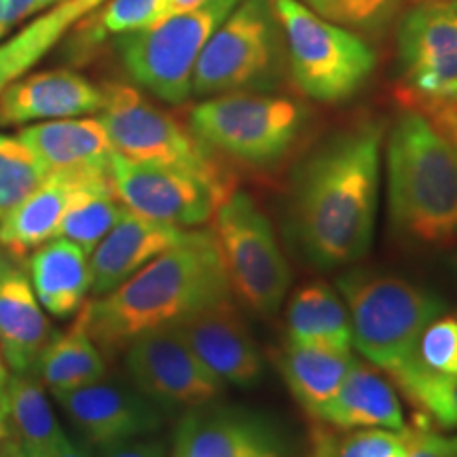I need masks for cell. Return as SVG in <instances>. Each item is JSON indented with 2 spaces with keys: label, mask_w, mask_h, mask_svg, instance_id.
Masks as SVG:
<instances>
[{
  "label": "cell",
  "mask_w": 457,
  "mask_h": 457,
  "mask_svg": "<svg viewBox=\"0 0 457 457\" xmlns=\"http://www.w3.org/2000/svg\"><path fill=\"white\" fill-rule=\"evenodd\" d=\"M384 125L337 131L296 170L288 202L295 248L318 270L364 259L373 244Z\"/></svg>",
  "instance_id": "1"
},
{
  "label": "cell",
  "mask_w": 457,
  "mask_h": 457,
  "mask_svg": "<svg viewBox=\"0 0 457 457\" xmlns=\"http://www.w3.org/2000/svg\"><path fill=\"white\" fill-rule=\"evenodd\" d=\"M227 296L231 288L212 231H188L128 282L87 303V328L102 352L114 353Z\"/></svg>",
  "instance_id": "2"
},
{
  "label": "cell",
  "mask_w": 457,
  "mask_h": 457,
  "mask_svg": "<svg viewBox=\"0 0 457 457\" xmlns=\"http://www.w3.org/2000/svg\"><path fill=\"white\" fill-rule=\"evenodd\" d=\"M387 210L400 239L430 253H457V153L415 106L386 140Z\"/></svg>",
  "instance_id": "3"
},
{
  "label": "cell",
  "mask_w": 457,
  "mask_h": 457,
  "mask_svg": "<svg viewBox=\"0 0 457 457\" xmlns=\"http://www.w3.org/2000/svg\"><path fill=\"white\" fill-rule=\"evenodd\" d=\"M337 288L347 303L352 345L386 373L415 356L428 324L445 310L441 296L394 273L352 270L337 279Z\"/></svg>",
  "instance_id": "4"
},
{
  "label": "cell",
  "mask_w": 457,
  "mask_h": 457,
  "mask_svg": "<svg viewBox=\"0 0 457 457\" xmlns=\"http://www.w3.org/2000/svg\"><path fill=\"white\" fill-rule=\"evenodd\" d=\"M286 45L273 0H239L208 38L193 72V94H267L282 81Z\"/></svg>",
  "instance_id": "5"
},
{
  "label": "cell",
  "mask_w": 457,
  "mask_h": 457,
  "mask_svg": "<svg viewBox=\"0 0 457 457\" xmlns=\"http://www.w3.org/2000/svg\"><path fill=\"white\" fill-rule=\"evenodd\" d=\"M273 4L296 87L327 104L353 98L375 71V51L356 32L324 20L301 0Z\"/></svg>",
  "instance_id": "6"
},
{
  "label": "cell",
  "mask_w": 457,
  "mask_h": 457,
  "mask_svg": "<svg viewBox=\"0 0 457 457\" xmlns=\"http://www.w3.org/2000/svg\"><path fill=\"white\" fill-rule=\"evenodd\" d=\"M307 112L296 100L270 94L212 96L188 114V128L212 153L267 168L293 148Z\"/></svg>",
  "instance_id": "7"
},
{
  "label": "cell",
  "mask_w": 457,
  "mask_h": 457,
  "mask_svg": "<svg viewBox=\"0 0 457 457\" xmlns=\"http://www.w3.org/2000/svg\"><path fill=\"white\" fill-rule=\"evenodd\" d=\"M210 231L231 293L250 312L273 316L282 307L293 273L265 212L248 193L233 191L216 210Z\"/></svg>",
  "instance_id": "8"
},
{
  "label": "cell",
  "mask_w": 457,
  "mask_h": 457,
  "mask_svg": "<svg viewBox=\"0 0 457 457\" xmlns=\"http://www.w3.org/2000/svg\"><path fill=\"white\" fill-rule=\"evenodd\" d=\"M237 3L208 0L195 11L119 34L117 49L125 71L159 100L185 104L193 96V72L205 43Z\"/></svg>",
  "instance_id": "9"
},
{
  "label": "cell",
  "mask_w": 457,
  "mask_h": 457,
  "mask_svg": "<svg viewBox=\"0 0 457 457\" xmlns=\"http://www.w3.org/2000/svg\"><path fill=\"white\" fill-rule=\"evenodd\" d=\"M102 91L104 104L98 119L117 155L136 163L185 170L233 187L231 176L191 128L187 129L170 112L151 104L138 89L111 83Z\"/></svg>",
  "instance_id": "10"
},
{
  "label": "cell",
  "mask_w": 457,
  "mask_h": 457,
  "mask_svg": "<svg viewBox=\"0 0 457 457\" xmlns=\"http://www.w3.org/2000/svg\"><path fill=\"white\" fill-rule=\"evenodd\" d=\"M114 195L131 214L171 227H197L212 220L236 188L185 170L136 163L114 153L111 159Z\"/></svg>",
  "instance_id": "11"
},
{
  "label": "cell",
  "mask_w": 457,
  "mask_h": 457,
  "mask_svg": "<svg viewBox=\"0 0 457 457\" xmlns=\"http://www.w3.org/2000/svg\"><path fill=\"white\" fill-rule=\"evenodd\" d=\"M125 352L131 379L157 407H202L214 403L227 386L199 360L176 324L136 337Z\"/></svg>",
  "instance_id": "12"
},
{
  "label": "cell",
  "mask_w": 457,
  "mask_h": 457,
  "mask_svg": "<svg viewBox=\"0 0 457 457\" xmlns=\"http://www.w3.org/2000/svg\"><path fill=\"white\" fill-rule=\"evenodd\" d=\"M409 100L457 98V0H420L398 24Z\"/></svg>",
  "instance_id": "13"
},
{
  "label": "cell",
  "mask_w": 457,
  "mask_h": 457,
  "mask_svg": "<svg viewBox=\"0 0 457 457\" xmlns=\"http://www.w3.org/2000/svg\"><path fill=\"white\" fill-rule=\"evenodd\" d=\"M284 432L256 411L208 403L188 409L174 438V457H284Z\"/></svg>",
  "instance_id": "14"
},
{
  "label": "cell",
  "mask_w": 457,
  "mask_h": 457,
  "mask_svg": "<svg viewBox=\"0 0 457 457\" xmlns=\"http://www.w3.org/2000/svg\"><path fill=\"white\" fill-rule=\"evenodd\" d=\"M176 327L199 360L225 384L237 387L261 384L265 360L231 296L210 303Z\"/></svg>",
  "instance_id": "15"
},
{
  "label": "cell",
  "mask_w": 457,
  "mask_h": 457,
  "mask_svg": "<svg viewBox=\"0 0 457 457\" xmlns=\"http://www.w3.org/2000/svg\"><path fill=\"white\" fill-rule=\"evenodd\" d=\"M54 396L79 432L89 443L104 449L134 441L162 426L157 404L151 403L145 394H136L102 379Z\"/></svg>",
  "instance_id": "16"
},
{
  "label": "cell",
  "mask_w": 457,
  "mask_h": 457,
  "mask_svg": "<svg viewBox=\"0 0 457 457\" xmlns=\"http://www.w3.org/2000/svg\"><path fill=\"white\" fill-rule=\"evenodd\" d=\"M51 324L20 256L0 248V350L15 373H28L49 345Z\"/></svg>",
  "instance_id": "17"
},
{
  "label": "cell",
  "mask_w": 457,
  "mask_h": 457,
  "mask_svg": "<svg viewBox=\"0 0 457 457\" xmlns=\"http://www.w3.org/2000/svg\"><path fill=\"white\" fill-rule=\"evenodd\" d=\"M104 91L83 74L47 71L17 79L0 94V125L85 117L102 111Z\"/></svg>",
  "instance_id": "18"
},
{
  "label": "cell",
  "mask_w": 457,
  "mask_h": 457,
  "mask_svg": "<svg viewBox=\"0 0 457 457\" xmlns=\"http://www.w3.org/2000/svg\"><path fill=\"white\" fill-rule=\"evenodd\" d=\"M187 236V228L125 212L89 256L91 293L96 296L112 293L159 254L179 245Z\"/></svg>",
  "instance_id": "19"
},
{
  "label": "cell",
  "mask_w": 457,
  "mask_h": 457,
  "mask_svg": "<svg viewBox=\"0 0 457 457\" xmlns=\"http://www.w3.org/2000/svg\"><path fill=\"white\" fill-rule=\"evenodd\" d=\"M20 140L49 174L111 171L114 155L100 119H55L21 129Z\"/></svg>",
  "instance_id": "20"
},
{
  "label": "cell",
  "mask_w": 457,
  "mask_h": 457,
  "mask_svg": "<svg viewBox=\"0 0 457 457\" xmlns=\"http://www.w3.org/2000/svg\"><path fill=\"white\" fill-rule=\"evenodd\" d=\"M111 171H83V174H49L24 202L0 219V248L24 256L57 236L62 216L85 182Z\"/></svg>",
  "instance_id": "21"
},
{
  "label": "cell",
  "mask_w": 457,
  "mask_h": 457,
  "mask_svg": "<svg viewBox=\"0 0 457 457\" xmlns=\"http://www.w3.org/2000/svg\"><path fill=\"white\" fill-rule=\"evenodd\" d=\"M316 420L324 424L358 430V428H387L404 430L403 404L392 381L386 379L370 362L353 360L345 379L333 400L320 411Z\"/></svg>",
  "instance_id": "22"
},
{
  "label": "cell",
  "mask_w": 457,
  "mask_h": 457,
  "mask_svg": "<svg viewBox=\"0 0 457 457\" xmlns=\"http://www.w3.org/2000/svg\"><path fill=\"white\" fill-rule=\"evenodd\" d=\"M28 273L38 303L55 318L74 316L91 290L89 254L64 237L38 245L28 261Z\"/></svg>",
  "instance_id": "23"
},
{
  "label": "cell",
  "mask_w": 457,
  "mask_h": 457,
  "mask_svg": "<svg viewBox=\"0 0 457 457\" xmlns=\"http://www.w3.org/2000/svg\"><path fill=\"white\" fill-rule=\"evenodd\" d=\"M353 360L352 350L286 341L278 353V369L296 403L318 417L341 387Z\"/></svg>",
  "instance_id": "24"
},
{
  "label": "cell",
  "mask_w": 457,
  "mask_h": 457,
  "mask_svg": "<svg viewBox=\"0 0 457 457\" xmlns=\"http://www.w3.org/2000/svg\"><path fill=\"white\" fill-rule=\"evenodd\" d=\"M106 0H60L7 41H0V94L38 64L71 28Z\"/></svg>",
  "instance_id": "25"
},
{
  "label": "cell",
  "mask_w": 457,
  "mask_h": 457,
  "mask_svg": "<svg viewBox=\"0 0 457 457\" xmlns=\"http://www.w3.org/2000/svg\"><path fill=\"white\" fill-rule=\"evenodd\" d=\"M37 369L43 384L54 394L79 390L104 379V356L87 328V303L77 312L72 327L49 341L38 358Z\"/></svg>",
  "instance_id": "26"
},
{
  "label": "cell",
  "mask_w": 457,
  "mask_h": 457,
  "mask_svg": "<svg viewBox=\"0 0 457 457\" xmlns=\"http://www.w3.org/2000/svg\"><path fill=\"white\" fill-rule=\"evenodd\" d=\"M286 335L293 343L352 350V322L333 286L310 282L296 290L286 312Z\"/></svg>",
  "instance_id": "27"
},
{
  "label": "cell",
  "mask_w": 457,
  "mask_h": 457,
  "mask_svg": "<svg viewBox=\"0 0 457 457\" xmlns=\"http://www.w3.org/2000/svg\"><path fill=\"white\" fill-rule=\"evenodd\" d=\"M7 398L17 443L24 457H55L66 434L37 377L17 373L7 381Z\"/></svg>",
  "instance_id": "28"
},
{
  "label": "cell",
  "mask_w": 457,
  "mask_h": 457,
  "mask_svg": "<svg viewBox=\"0 0 457 457\" xmlns=\"http://www.w3.org/2000/svg\"><path fill=\"white\" fill-rule=\"evenodd\" d=\"M125 212V205L114 195L111 174L96 176L72 197L55 237L81 245L85 253L91 254Z\"/></svg>",
  "instance_id": "29"
},
{
  "label": "cell",
  "mask_w": 457,
  "mask_h": 457,
  "mask_svg": "<svg viewBox=\"0 0 457 457\" xmlns=\"http://www.w3.org/2000/svg\"><path fill=\"white\" fill-rule=\"evenodd\" d=\"M390 375L421 420L441 430H457V375L434 373L415 356Z\"/></svg>",
  "instance_id": "30"
},
{
  "label": "cell",
  "mask_w": 457,
  "mask_h": 457,
  "mask_svg": "<svg viewBox=\"0 0 457 457\" xmlns=\"http://www.w3.org/2000/svg\"><path fill=\"white\" fill-rule=\"evenodd\" d=\"M47 176L49 171L20 136L0 134V219L43 185Z\"/></svg>",
  "instance_id": "31"
},
{
  "label": "cell",
  "mask_w": 457,
  "mask_h": 457,
  "mask_svg": "<svg viewBox=\"0 0 457 457\" xmlns=\"http://www.w3.org/2000/svg\"><path fill=\"white\" fill-rule=\"evenodd\" d=\"M403 0H307L324 20L352 32L381 34L392 26Z\"/></svg>",
  "instance_id": "32"
},
{
  "label": "cell",
  "mask_w": 457,
  "mask_h": 457,
  "mask_svg": "<svg viewBox=\"0 0 457 457\" xmlns=\"http://www.w3.org/2000/svg\"><path fill=\"white\" fill-rule=\"evenodd\" d=\"M407 453V428H358L343 438L320 436L316 457H404Z\"/></svg>",
  "instance_id": "33"
},
{
  "label": "cell",
  "mask_w": 457,
  "mask_h": 457,
  "mask_svg": "<svg viewBox=\"0 0 457 457\" xmlns=\"http://www.w3.org/2000/svg\"><path fill=\"white\" fill-rule=\"evenodd\" d=\"M165 20V0H106L96 20V37L140 30Z\"/></svg>",
  "instance_id": "34"
},
{
  "label": "cell",
  "mask_w": 457,
  "mask_h": 457,
  "mask_svg": "<svg viewBox=\"0 0 457 457\" xmlns=\"http://www.w3.org/2000/svg\"><path fill=\"white\" fill-rule=\"evenodd\" d=\"M415 358L434 373L457 375V318L438 316L428 324Z\"/></svg>",
  "instance_id": "35"
},
{
  "label": "cell",
  "mask_w": 457,
  "mask_h": 457,
  "mask_svg": "<svg viewBox=\"0 0 457 457\" xmlns=\"http://www.w3.org/2000/svg\"><path fill=\"white\" fill-rule=\"evenodd\" d=\"M404 457H457V436H443L420 417V424L407 428Z\"/></svg>",
  "instance_id": "36"
},
{
  "label": "cell",
  "mask_w": 457,
  "mask_h": 457,
  "mask_svg": "<svg viewBox=\"0 0 457 457\" xmlns=\"http://www.w3.org/2000/svg\"><path fill=\"white\" fill-rule=\"evenodd\" d=\"M411 106L421 111L434 128L445 136V140L457 153V98L449 100H409Z\"/></svg>",
  "instance_id": "37"
},
{
  "label": "cell",
  "mask_w": 457,
  "mask_h": 457,
  "mask_svg": "<svg viewBox=\"0 0 457 457\" xmlns=\"http://www.w3.org/2000/svg\"><path fill=\"white\" fill-rule=\"evenodd\" d=\"M55 3L60 0H0V41H4L17 24Z\"/></svg>",
  "instance_id": "38"
},
{
  "label": "cell",
  "mask_w": 457,
  "mask_h": 457,
  "mask_svg": "<svg viewBox=\"0 0 457 457\" xmlns=\"http://www.w3.org/2000/svg\"><path fill=\"white\" fill-rule=\"evenodd\" d=\"M106 457H165V445L159 441H129L108 449Z\"/></svg>",
  "instance_id": "39"
},
{
  "label": "cell",
  "mask_w": 457,
  "mask_h": 457,
  "mask_svg": "<svg viewBox=\"0 0 457 457\" xmlns=\"http://www.w3.org/2000/svg\"><path fill=\"white\" fill-rule=\"evenodd\" d=\"M208 0H165V17L179 15V13H188V11H195Z\"/></svg>",
  "instance_id": "40"
},
{
  "label": "cell",
  "mask_w": 457,
  "mask_h": 457,
  "mask_svg": "<svg viewBox=\"0 0 457 457\" xmlns=\"http://www.w3.org/2000/svg\"><path fill=\"white\" fill-rule=\"evenodd\" d=\"M55 457H85V455L66 438L64 445H62L60 451H57V453H55Z\"/></svg>",
  "instance_id": "41"
},
{
  "label": "cell",
  "mask_w": 457,
  "mask_h": 457,
  "mask_svg": "<svg viewBox=\"0 0 457 457\" xmlns=\"http://www.w3.org/2000/svg\"><path fill=\"white\" fill-rule=\"evenodd\" d=\"M7 381H9V375H7V367H4L3 358H0V392L7 387Z\"/></svg>",
  "instance_id": "42"
}]
</instances>
